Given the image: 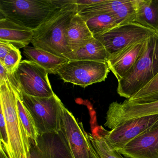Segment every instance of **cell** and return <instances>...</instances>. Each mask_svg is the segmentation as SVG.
<instances>
[{
    "label": "cell",
    "instance_id": "6da1fadb",
    "mask_svg": "<svg viewBox=\"0 0 158 158\" xmlns=\"http://www.w3.org/2000/svg\"><path fill=\"white\" fill-rule=\"evenodd\" d=\"M59 2L60 5L34 31L31 43L35 48L63 57L72 52L66 40V31L78 10L75 0H59Z\"/></svg>",
    "mask_w": 158,
    "mask_h": 158
},
{
    "label": "cell",
    "instance_id": "7a4b0ae2",
    "mask_svg": "<svg viewBox=\"0 0 158 158\" xmlns=\"http://www.w3.org/2000/svg\"><path fill=\"white\" fill-rule=\"evenodd\" d=\"M158 73V31L148 39L145 50L129 73L118 81L117 92L129 99Z\"/></svg>",
    "mask_w": 158,
    "mask_h": 158
},
{
    "label": "cell",
    "instance_id": "3957f363",
    "mask_svg": "<svg viewBox=\"0 0 158 158\" xmlns=\"http://www.w3.org/2000/svg\"><path fill=\"white\" fill-rule=\"evenodd\" d=\"M0 105L9 136V158H28L30 144L21 122L16 92L8 82L0 84Z\"/></svg>",
    "mask_w": 158,
    "mask_h": 158
},
{
    "label": "cell",
    "instance_id": "277c9868",
    "mask_svg": "<svg viewBox=\"0 0 158 158\" xmlns=\"http://www.w3.org/2000/svg\"><path fill=\"white\" fill-rule=\"evenodd\" d=\"M59 5V0H1L0 18L35 31Z\"/></svg>",
    "mask_w": 158,
    "mask_h": 158
},
{
    "label": "cell",
    "instance_id": "5b68a950",
    "mask_svg": "<svg viewBox=\"0 0 158 158\" xmlns=\"http://www.w3.org/2000/svg\"><path fill=\"white\" fill-rule=\"evenodd\" d=\"M22 99L34 119L39 135L59 133L64 105L56 94L50 98H40L22 93Z\"/></svg>",
    "mask_w": 158,
    "mask_h": 158
},
{
    "label": "cell",
    "instance_id": "8992f818",
    "mask_svg": "<svg viewBox=\"0 0 158 158\" xmlns=\"http://www.w3.org/2000/svg\"><path fill=\"white\" fill-rule=\"evenodd\" d=\"M61 134L73 158H99L84 129L83 123L64 105Z\"/></svg>",
    "mask_w": 158,
    "mask_h": 158
},
{
    "label": "cell",
    "instance_id": "52a82bcc",
    "mask_svg": "<svg viewBox=\"0 0 158 158\" xmlns=\"http://www.w3.org/2000/svg\"><path fill=\"white\" fill-rule=\"evenodd\" d=\"M110 72L106 61L69 60L57 74L64 82L85 88L105 81Z\"/></svg>",
    "mask_w": 158,
    "mask_h": 158
},
{
    "label": "cell",
    "instance_id": "ba28073f",
    "mask_svg": "<svg viewBox=\"0 0 158 158\" xmlns=\"http://www.w3.org/2000/svg\"><path fill=\"white\" fill-rule=\"evenodd\" d=\"M155 31L156 30L133 23L118 26L106 33L95 36L94 37L104 46L107 52L108 60L127 47L148 37Z\"/></svg>",
    "mask_w": 158,
    "mask_h": 158
},
{
    "label": "cell",
    "instance_id": "9c48e42d",
    "mask_svg": "<svg viewBox=\"0 0 158 158\" xmlns=\"http://www.w3.org/2000/svg\"><path fill=\"white\" fill-rule=\"evenodd\" d=\"M43 67L29 60L21 61L15 75L22 93L32 97L50 98L55 95Z\"/></svg>",
    "mask_w": 158,
    "mask_h": 158
},
{
    "label": "cell",
    "instance_id": "30bf717a",
    "mask_svg": "<svg viewBox=\"0 0 158 158\" xmlns=\"http://www.w3.org/2000/svg\"><path fill=\"white\" fill-rule=\"evenodd\" d=\"M158 122V114L141 116L120 124L110 131L102 128L101 135L113 150L118 152Z\"/></svg>",
    "mask_w": 158,
    "mask_h": 158
},
{
    "label": "cell",
    "instance_id": "8fae6325",
    "mask_svg": "<svg viewBox=\"0 0 158 158\" xmlns=\"http://www.w3.org/2000/svg\"><path fill=\"white\" fill-rule=\"evenodd\" d=\"M136 12V0H102L100 3L82 9L78 14L84 19L104 13H110L118 26L134 23Z\"/></svg>",
    "mask_w": 158,
    "mask_h": 158
},
{
    "label": "cell",
    "instance_id": "7c38bea8",
    "mask_svg": "<svg viewBox=\"0 0 158 158\" xmlns=\"http://www.w3.org/2000/svg\"><path fill=\"white\" fill-rule=\"evenodd\" d=\"M158 114V101L146 104H134L125 100L110 104L104 126L112 129L126 121L141 116Z\"/></svg>",
    "mask_w": 158,
    "mask_h": 158
},
{
    "label": "cell",
    "instance_id": "4fadbf2b",
    "mask_svg": "<svg viewBox=\"0 0 158 158\" xmlns=\"http://www.w3.org/2000/svg\"><path fill=\"white\" fill-rule=\"evenodd\" d=\"M118 152L129 158H158V122Z\"/></svg>",
    "mask_w": 158,
    "mask_h": 158
},
{
    "label": "cell",
    "instance_id": "5bb4252c",
    "mask_svg": "<svg viewBox=\"0 0 158 158\" xmlns=\"http://www.w3.org/2000/svg\"><path fill=\"white\" fill-rule=\"evenodd\" d=\"M148 37L127 47L108 59L107 62L110 71L118 81L124 77L133 68L146 49Z\"/></svg>",
    "mask_w": 158,
    "mask_h": 158
},
{
    "label": "cell",
    "instance_id": "9a60e30c",
    "mask_svg": "<svg viewBox=\"0 0 158 158\" xmlns=\"http://www.w3.org/2000/svg\"><path fill=\"white\" fill-rule=\"evenodd\" d=\"M34 31L21 26L6 18H0V41L8 42L18 49L31 43Z\"/></svg>",
    "mask_w": 158,
    "mask_h": 158
},
{
    "label": "cell",
    "instance_id": "2e32d148",
    "mask_svg": "<svg viewBox=\"0 0 158 158\" xmlns=\"http://www.w3.org/2000/svg\"><path fill=\"white\" fill-rule=\"evenodd\" d=\"M36 146L40 158H73L60 132L39 135Z\"/></svg>",
    "mask_w": 158,
    "mask_h": 158
},
{
    "label": "cell",
    "instance_id": "e0dca14e",
    "mask_svg": "<svg viewBox=\"0 0 158 158\" xmlns=\"http://www.w3.org/2000/svg\"><path fill=\"white\" fill-rule=\"evenodd\" d=\"M93 38L85 20L77 14L72 18L66 31V40L71 50L79 49Z\"/></svg>",
    "mask_w": 158,
    "mask_h": 158
},
{
    "label": "cell",
    "instance_id": "ac0fdd59",
    "mask_svg": "<svg viewBox=\"0 0 158 158\" xmlns=\"http://www.w3.org/2000/svg\"><path fill=\"white\" fill-rule=\"evenodd\" d=\"M23 53L29 60L43 67L48 73L57 74V72L69 61L64 57L34 47L24 48Z\"/></svg>",
    "mask_w": 158,
    "mask_h": 158
},
{
    "label": "cell",
    "instance_id": "d6986e66",
    "mask_svg": "<svg viewBox=\"0 0 158 158\" xmlns=\"http://www.w3.org/2000/svg\"><path fill=\"white\" fill-rule=\"evenodd\" d=\"M63 57L69 60L107 62L108 60V55L104 46L94 37L79 49L64 54Z\"/></svg>",
    "mask_w": 158,
    "mask_h": 158
},
{
    "label": "cell",
    "instance_id": "ffe728a7",
    "mask_svg": "<svg viewBox=\"0 0 158 158\" xmlns=\"http://www.w3.org/2000/svg\"><path fill=\"white\" fill-rule=\"evenodd\" d=\"M134 23L158 31V0H136Z\"/></svg>",
    "mask_w": 158,
    "mask_h": 158
},
{
    "label": "cell",
    "instance_id": "44dd1931",
    "mask_svg": "<svg viewBox=\"0 0 158 158\" xmlns=\"http://www.w3.org/2000/svg\"><path fill=\"white\" fill-rule=\"evenodd\" d=\"M85 20L93 36L106 33L118 26L116 19L110 13L97 15Z\"/></svg>",
    "mask_w": 158,
    "mask_h": 158
},
{
    "label": "cell",
    "instance_id": "7402d4cb",
    "mask_svg": "<svg viewBox=\"0 0 158 158\" xmlns=\"http://www.w3.org/2000/svg\"><path fill=\"white\" fill-rule=\"evenodd\" d=\"M125 101L134 104H146L158 101V73L142 89Z\"/></svg>",
    "mask_w": 158,
    "mask_h": 158
},
{
    "label": "cell",
    "instance_id": "603a6c76",
    "mask_svg": "<svg viewBox=\"0 0 158 158\" xmlns=\"http://www.w3.org/2000/svg\"><path fill=\"white\" fill-rule=\"evenodd\" d=\"M16 98L18 113L25 131L28 138L33 140L37 145L39 134L34 119L24 104L22 98L17 94H16Z\"/></svg>",
    "mask_w": 158,
    "mask_h": 158
},
{
    "label": "cell",
    "instance_id": "cb8c5ba5",
    "mask_svg": "<svg viewBox=\"0 0 158 158\" xmlns=\"http://www.w3.org/2000/svg\"><path fill=\"white\" fill-rule=\"evenodd\" d=\"M89 140L99 158H129L125 157L118 152L113 150L103 138L89 134Z\"/></svg>",
    "mask_w": 158,
    "mask_h": 158
},
{
    "label": "cell",
    "instance_id": "d4e9b609",
    "mask_svg": "<svg viewBox=\"0 0 158 158\" xmlns=\"http://www.w3.org/2000/svg\"><path fill=\"white\" fill-rule=\"evenodd\" d=\"M22 55L20 50L15 47L5 56L2 62H0L4 65L7 72L10 73H15L19 64L21 62Z\"/></svg>",
    "mask_w": 158,
    "mask_h": 158
},
{
    "label": "cell",
    "instance_id": "484cf974",
    "mask_svg": "<svg viewBox=\"0 0 158 158\" xmlns=\"http://www.w3.org/2000/svg\"><path fill=\"white\" fill-rule=\"evenodd\" d=\"M4 82H8L16 94L22 98V90L15 73H10L7 72L4 65L0 62V84Z\"/></svg>",
    "mask_w": 158,
    "mask_h": 158
},
{
    "label": "cell",
    "instance_id": "4316f807",
    "mask_svg": "<svg viewBox=\"0 0 158 158\" xmlns=\"http://www.w3.org/2000/svg\"><path fill=\"white\" fill-rule=\"evenodd\" d=\"M15 47L8 42L0 41V62H2L5 56Z\"/></svg>",
    "mask_w": 158,
    "mask_h": 158
},
{
    "label": "cell",
    "instance_id": "83f0119b",
    "mask_svg": "<svg viewBox=\"0 0 158 158\" xmlns=\"http://www.w3.org/2000/svg\"><path fill=\"white\" fill-rule=\"evenodd\" d=\"M102 1V0H75V3L77 6L78 12L84 8L100 3Z\"/></svg>",
    "mask_w": 158,
    "mask_h": 158
}]
</instances>
